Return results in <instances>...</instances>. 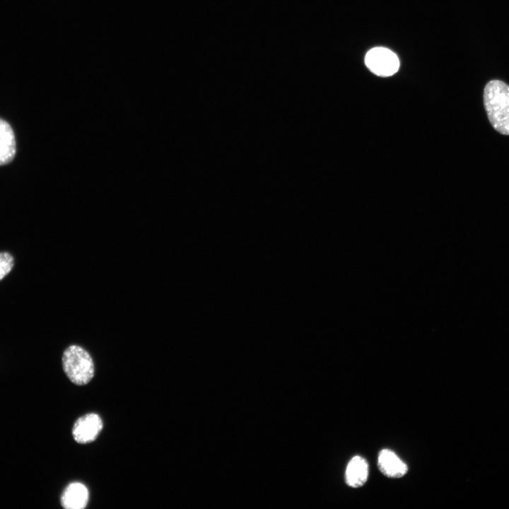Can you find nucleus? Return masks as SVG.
Masks as SVG:
<instances>
[{"mask_svg":"<svg viewBox=\"0 0 509 509\" xmlns=\"http://www.w3.org/2000/svg\"><path fill=\"white\" fill-rule=\"evenodd\" d=\"M484 104L493 127L509 135V86L500 80L490 81L484 88Z\"/></svg>","mask_w":509,"mask_h":509,"instance_id":"obj_1","label":"nucleus"},{"mask_svg":"<svg viewBox=\"0 0 509 509\" xmlns=\"http://www.w3.org/2000/svg\"><path fill=\"white\" fill-rule=\"evenodd\" d=\"M62 366L67 378L77 385H86L94 376L95 365L92 357L78 345H71L64 350Z\"/></svg>","mask_w":509,"mask_h":509,"instance_id":"obj_2","label":"nucleus"},{"mask_svg":"<svg viewBox=\"0 0 509 509\" xmlns=\"http://www.w3.org/2000/svg\"><path fill=\"white\" fill-rule=\"evenodd\" d=\"M365 63L371 72L385 77L394 74L399 67V61L396 54L382 47L369 50L365 55Z\"/></svg>","mask_w":509,"mask_h":509,"instance_id":"obj_3","label":"nucleus"},{"mask_svg":"<svg viewBox=\"0 0 509 509\" xmlns=\"http://www.w3.org/2000/svg\"><path fill=\"white\" fill-rule=\"evenodd\" d=\"M103 426V421L98 414H87L76 421L72 428V435L78 443L86 444L97 438Z\"/></svg>","mask_w":509,"mask_h":509,"instance_id":"obj_4","label":"nucleus"},{"mask_svg":"<svg viewBox=\"0 0 509 509\" xmlns=\"http://www.w3.org/2000/svg\"><path fill=\"white\" fill-rule=\"evenodd\" d=\"M378 465L380 472L390 478H400L408 471L406 464L388 449H383L379 452Z\"/></svg>","mask_w":509,"mask_h":509,"instance_id":"obj_5","label":"nucleus"},{"mask_svg":"<svg viewBox=\"0 0 509 509\" xmlns=\"http://www.w3.org/2000/svg\"><path fill=\"white\" fill-rule=\"evenodd\" d=\"M88 498L86 486L79 482H73L64 490L61 504L66 509H83L87 505Z\"/></svg>","mask_w":509,"mask_h":509,"instance_id":"obj_6","label":"nucleus"},{"mask_svg":"<svg viewBox=\"0 0 509 509\" xmlns=\"http://www.w3.org/2000/svg\"><path fill=\"white\" fill-rule=\"evenodd\" d=\"M16 151V139L9 124L0 118V165L13 160Z\"/></svg>","mask_w":509,"mask_h":509,"instance_id":"obj_7","label":"nucleus"},{"mask_svg":"<svg viewBox=\"0 0 509 509\" xmlns=\"http://www.w3.org/2000/svg\"><path fill=\"white\" fill-rule=\"evenodd\" d=\"M368 475V464L366 460L362 457L355 456L346 467V483L353 488L361 487L366 482Z\"/></svg>","mask_w":509,"mask_h":509,"instance_id":"obj_8","label":"nucleus"},{"mask_svg":"<svg viewBox=\"0 0 509 509\" xmlns=\"http://www.w3.org/2000/svg\"><path fill=\"white\" fill-rule=\"evenodd\" d=\"M13 257L8 252H0V281L4 279L13 269Z\"/></svg>","mask_w":509,"mask_h":509,"instance_id":"obj_9","label":"nucleus"}]
</instances>
